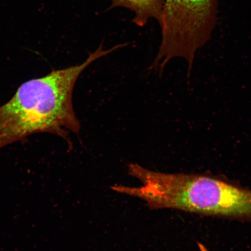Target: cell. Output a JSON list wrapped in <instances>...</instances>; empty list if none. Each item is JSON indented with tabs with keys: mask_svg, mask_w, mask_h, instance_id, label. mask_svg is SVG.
I'll list each match as a JSON object with an SVG mask.
<instances>
[{
	"mask_svg": "<svg viewBox=\"0 0 251 251\" xmlns=\"http://www.w3.org/2000/svg\"><path fill=\"white\" fill-rule=\"evenodd\" d=\"M128 174L140 187L115 185L116 192L145 201L151 209H172L196 214L251 222V189L206 174H167L137 164Z\"/></svg>",
	"mask_w": 251,
	"mask_h": 251,
	"instance_id": "7a4b0ae2",
	"label": "cell"
},
{
	"mask_svg": "<svg viewBox=\"0 0 251 251\" xmlns=\"http://www.w3.org/2000/svg\"><path fill=\"white\" fill-rule=\"evenodd\" d=\"M111 2L109 9L122 7L129 9L134 14L133 23L143 27L150 19L158 23L161 20L165 0H108Z\"/></svg>",
	"mask_w": 251,
	"mask_h": 251,
	"instance_id": "277c9868",
	"label": "cell"
},
{
	"mask_svg": "<svg viewBox=\"0 0 251 251\" xmlns=\"http://www.w3.org/2000/svg\"><path fill=\"white\" fill-rule=\"evenodd\" d=\"M121 49L104 50L103 44L80 65L54 70L40 78L26 81L14 96L0 106V149L30 135H56L72 149L69 134L78 135L80 123L75 114L72 94L78 77L94 61Z\"/></svg>",
	"mask_w": 251,
	"mask_h": 251,
	"instance_id": "6da1fadb",
	"label": "cell"
},
{
	"mask_svg": "<svg viewBox=\"0 0 251 251\" xmlns=\"http://www.w3.org/2000/svg\"><path fill=\"white\" fill-rule=\"evenodd\" d=\"M217 14V0H165L161 43L149 70L162 75L172 59L180 57L188 62L189 78L196 53L211 39Z\"/></svg>",
	"mask_w": 251,
	"mask_h": 251,
	"instance_id": "3957f363",
	"label": "cell"
}]
</instances>
